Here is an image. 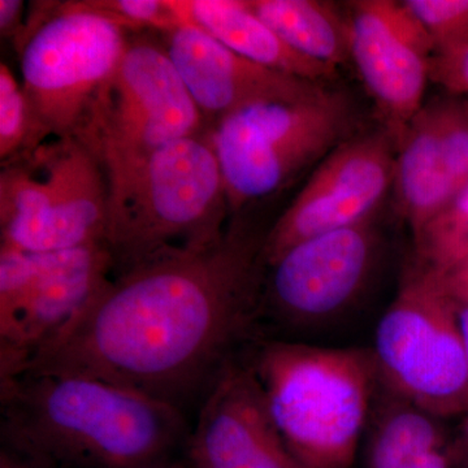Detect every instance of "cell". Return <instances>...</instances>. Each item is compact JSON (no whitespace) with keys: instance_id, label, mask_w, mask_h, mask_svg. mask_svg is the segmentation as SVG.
Listing matches in <instances>:
<instances>
[{"instance_id":"1","label":"cell","mask_w":468,"mask_h":468,"mask_svg":"<svg viewBox=\"0 0 468 468\" xmlns=\"http://www.w3.org/2000/svg\"><path fill=\"white\" fill-rule=\"evenodd\" d=\"M252 207L209 245L177 249L111 277L16 375L82 377L198 412L258 337L271 224Z\"/></svg>"},{"instance_id":"2","label":"cell","mask_w":468,"mask_h":468,"mask_svg":"<svg viewBox=\"0 0 468 468\" xmlns=\"http://www.w3.org/2000/svg\"><path fill=\"white\" fill-rule=\"evenodd\" d=\"M190 431L180 410L106 381H0L2 446L46 468H146L186 452Z\"/></svg>"},{"instance_id":"3","label":"cell","mask_w":468,"mask_h":468,"mask_svg":"<svg viewBox=\"0 0 468 468\" xmlns=\"http://www.w3.org/2000/svg\"><path fill=\"white\" fill-rule=\"evenodd\" d=\"M282 439L306 468H350L378 384L372 351L258 335L245 351Z\"/></svg>"},{"instance_id":"4","label":"cell","mask_w":468,"mask_h":468,"mask_svg":"<svg viewBox=\"0 0 468 468\" xmlns=\"http://www.w3.org/2000/svg\"><path fill=\"white\" fill-rule=\"evenodd\" d=\"M163 42L129 38L75 135L100 163L116 201L168 144L207 129Z\"/></svg>"},{"instance_id":"5","label":"cell","mask_w":468,"mask_h":468,"mask_svg":"<svg viewBox=\"0 0 468 468\" xmlns=\"http://www.w3.org/2000/svg\"><path fill=\"white\" fill-rule=\"evenodd\" d=\"M229 218L209 128L181 138L160 150L110 205L113 275L163 252L209 245Z\"/></svg>"},{"instance_id":"6","label":"cell","mask_w":468,"mask_h":468,"mask_svg":"<svg viewBox=\"0 0 468 468\" xmlns=\"http://www.w3.org/2000/svg\"><path fill=\"white\" fill-rule=\"evenodd\" d=\"M209 133L232 217L282 193L359 131L349 95L329 88L311 100L242 107Z\"/></svg>"},{"instance_id":"7","label":"cell","mask_w":468,"mask_h":468,"mask_svg":"<svg viewBox=\"0 0 468 468\" xmlns=\"http://www.w3.org/2000/svg\"><path fill=\"white\" fill-rule=\"evenodd\" d=\"M378 383L442 419L468 410V363L448 276L414 255L375 335Z\"/></svg>"},{"instance_id":"8","label":"cell","mask_w":468,"mask_h":468,"mask_svg":"<svg viewBox=\"0 0 468 468\" xmlns=\"http://www.w3.org/2000/svg\"><path fill=\"white\" fill-rule=\"evenodd\" d=\"M0 245L27 252L110 249L106 176L75 138H52L2 165Z\"/></svg>"},{"instance_id":"9","label":"cell","mask_w":468,"mask_h":468,"mask_svg":"<svg viewBox=\"0 0 468 468\" xmlns=\"http://www.w3.org/2000/svg\"><path fill=\"white\" fill-rule=\"evenodd\" d=\"M128 41V30L80 2L33 5L15 46L34 124L46 141L75 138Z\"/></svg>"},{"instance_id":"10","label":"cell","mask_w":468,"mask_h":468,"mask_svg":"<svg viewBox=\"0 0 468 468\" xmlns=\"http://www.w3.org/2000/svg\"><path fill=\"white\" fill-rule=\"evenodd\" d=\"M380 250L378 217L297 243L267 266L260 322L306 326L340 315L365 291Z\"/></svg>"},{"instance_id":"11","label":"cell","mask_w":468,"mask_h":468,"mask_svg":"<svg viewBox=\"0 0 468 468\" xmlns=\"http://www.w3.org/2000/svg\"><path fill=\"white\" fill-rule=\"evenodd\" d=\"M396 154L383 126L360 131L332 151L271 223L263 248L267 266L297 243L378 217L393 189Z\"/></svg>"},{"instance_id":"12","label":"cell","mask_w":468,"mask_h":468,"mask_svg":"<svg viewBox=\"0 0 468 468\" xmlns=\"http://www.w3.org/2000/svg\"><path fill=\"white\" fill-rule=\"evenodd\" d=\"M345 14L351 61L397 146L426 104L435 43L405 2L356 0Z\"/></svg>"},{"instance_id":"13","label":"cell","mask_w":468,"mask_h":468,"mask_svg":"<svg viewBox=\"0 0 468 468\" xmlns=\"http://www.w3.org/2000/svg\"><path fill=\"white\" fill-rule=\"evenodd\" d=\"M185 454L192 468H306L282 439L245 353L206 396Z\"/></svg>"},{"instance_id":"14","label":"cell","mask_w":468,"mask_h":468,"mask_svg":"<svg viewBox=\"0 0 468 468\" xmlns=\"http://www.w3.org/2000/svg\"><path fill=\"white\" fill-rule=\"evenodd\" d=\"M163 45L206 124L261 101L320 97L329 84L309 81L254 63L197 27L163 33Z\"/></svg>"},{"instance_id":"15","label":"cell","mask_w":468,"mask_h":468,"mask_svg":"<svg viewBox=\"0 0 468 468\" xmlns=\"http://www.w3.org/2000/svg\"><path fill=\"white\" fill-rule=\"evenodd\" d=\"M30 254L32 285L16 322L0 335V381L16 377L27 360L84 309L115 268L104 246Z\"/></svg>"},{"instance_id":"16","label":"cell","mask_w":468,"mask_h":468,"mask_svg":"<svg viewBox=\"0 0 468 468\" xmlns=\"http://www.w3.org/2000/svg\"><path fill=\"white\" fill-rule=\"evenodd\" d=\"M169 5L184 26L198 27L254 63L322 84L337 77V70L292 50L243 0H169Z\"/></svg>"},{"instance_id":"17","label":"cell","mask_w":468,"mask_h":468,"mask_svg":"<svg viewBox=\"0 0 468 468\" xmlns=\"http://www.w3.org/2000/svg\"><path fill=\"white\" fill-rule=\"evenodd\" d=\"M392 190L397 212L414 239L460 192L443 162L432 101L424 104L397 144Z\"/></svg>"},{"instance_id":"18","label":"cell","mask_w":468,"mask_h":468,"mask_svg":"<svg viewBox=\"0 0 468 468\" xmlns=\"http://www.w3.org/2000/svg\"><path fill=\"white\" fill-rule=\"evenodd\" d=\"M371 410L365 468H449L440 418L385 389Z\"/></svg>"},{"instance_id":"19","label":"cell","mask_w":468,"mask_h":468,"mask_svg":"<svg viewBox=\"0 0 468 468\" xmlns=\"http://www.w3.org/2000/svg\"><path fill=\"white\" fill-rule=\"evenodd\" d=\"M292 50L338 70L349 63L346 14L322 0H243Z\"/></svg>"},{"instance_id":"20","label":"cell","mask_w":468,"mask_h":468,"mask_svg":"<svg viewBox=\"0 0 468 468\" xmlns=\"http://www.w3.org/2000/svg\"><path fill=\"white\" fill-rule=\"evenodd\" d=\"M48 143L39 133L23 85L7 64H0V160L2 165Z\"/></svg>"},{"instance_id":"21","label":"cell","mask_w":468,"mask_h":468,"mask_svg":"<svg viewBox=\"0 0 468 468\" xmlns=\"http://www.w3.org/2000/svg\"><path fill=\"white\" fill-rule=\"evenodd\" d=\"M435 43L436 52L468 45V0H405Z\"/></svg>"},{"instance_id":"22","label":"cell","mask_w":468,"mask_h":468,"mask_svg":"<svg viewBox=\"0 0 468 468\" xmlns=\"http://www.w3.org/2000/svg\"><path fill=\"white\" fill-rule=\"evenodd\" d=\"M80 3L128 32L155 29L163 34L184 26L169 0H80Z\"/></svg>"},{"instance_id":"23","label":"cell","mask_w":468,"mask_h":468,"mask_svg":"<svg viewBox=\"0 0 468 468\" xmlns=\"http://www.w3.org/2000/svg\"><path fill=\"white\" fill-rule=\"evenodd\" d=\"M437 137L443 162L452 180L461 190L468 183V115L452 101H432Z\"/></svg>"},{"instance_id":"24","label":"cell","mask_w":468,"mask_h":468,"mask_svg":"<svg viewBox=\"0 0 468 468\" xmlns=\"http://www.w3.org/2000/svg\"><path fill=\"white\" fill-rule=\"evenodd\" d=\"M34 276L30 252L0 245V335L16 322Z\"/></svg>"},{"instance_id":"25","label":"cell","mask_w":468,"mask_h":468,"mask_svg":"<svg viewBox=\"0 0 468 468\" xmlns=\"http://www.w3.org/2000/svg\"><path fill=\"white\" fill-rule=\"evenodd\" d=\"M431 80L452 92L468 94V45L436 52L431 63Z\"/></svg>"},{"instance_id":"26","label":"cell","mask_w":468,"mask_h":468,"mask_svg":"<svg viewBox=\"0 0 468 468\" xmlns=\"http://www.w3.org/2000/svg\"><path fill=\"white\" fill-rule=\"evenodd\" d=\"M26 5L23 0H0V34L3 38L14 39L16 43L23 36L26 26L23 14Z\"/></svg>"},{"instance_id":"27","label":"cell","mask_w":468,"mask_h":468,"mask_svg":"<svg viewBox=\"0 0 468 468\" xmlns=\"http://www.w3.org/2000/svg\"><path fill=\"white\" fill-rule=\"evenodd\" d=\"M0 468H46L30 458L24 457L14 451L2 446L0 451Z\"/></svg>"},{"instance_id":"28","label":"cell","mask_w":468,"mask_h":468,"mask_svg":"<svg viewBox=\"0 0 468 468\" xmlns=\"http://www.w3.org/2000/svg\"><path fill=\"white\" fill-rule=\"evenodd\" d=\"M452 294L457 300L458 322H460L462 341H463L464 353H466L468 363V294H457L454 292H452Z\"/></svg>"},{"instance_id":"29","label":"cell","mask_w":468,"mask_h":468,"mask_svg":"<svg viewBox=\"0 0 468 468\" xmlns=\"http://www.w3.org/2000/svg\"><path fill=\"white\" fill-rule=\"evenodd\" d=\"M146 468H192V466H190L189 461L187 460L185 462H178L172 458V460L160 462V463L153 464V466Z\"/></svg>"},{"instance_id":"30","label":"cell","mask_w":468,"mask_h":468,"mask_svg":"<svg viewBox=\"0 0 468 468\" xmlns=\"http://www.w3.org/2000/svg\"><path fill=\"white\" fill-rule=\"evenodd\" d=\"M452 291L457 294H468V279H449Z\"/></svg>"},{"instance_id":"31","label":"cell","mask_w":468,"mask_h":468,"mask_svg":"<svg viewBox=\"0 0 468 468\" xmlns=\"http://www.w3.org/2000/svg\"><path fill=\"white\" fill-rule=\"evenodd\" d=\"M464 414H466V419H464V424L462 427L461 446L462 452H464L468 460V410Z\"/></svg>"},{"instance_id":"32","label":"cell","mask_w":468,"mask_h":468,"mask_svg":"<svg viewBox=\"0 0 468 468\" xmlns=\"http://www.w3.org/2000/svg\"><path fill=\"white\" fill-rule=\"evenodd\" d=\"M452 276L454 279H468V260L461 263L460 266L455 267L452 271Z\"/></svg>"},{"instance_id":"33","label":"cell","mask_w":468,"mask_h":468,"mask_svg":"<svg viewBox=\"0 0 468 468\" xmlns=\"http://www.w3.org/2000/svg\"><path fill=\"white\" fill-rule=\"evenodd\" d=\"M464 109H466V112H467V115H468V101L466 104H464Z\"/></svg>"}]
</instances>
